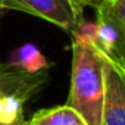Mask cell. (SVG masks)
<instances>
[{"label": "cell", "mask_w": 125, "mask_h": 125, "mask_svg": "<svg viewBox=\"0 0 125 125\" xmlns=\"http://www.w3.org/2000/svg\"><path fill=\"white\" fill-rule=\"evenodd\" d=\"M28 125H37V124H34V122H31V121H30V122H28Z\"/></svg>", "instance_id": "8fae6325"}, {"label": "cell", "mask_w": 125, "mask_h": 125, "mask_svg": "<svg viewBox=\"0 0 125 125\" xmlns=\"http://www.w3.org/2000/svg\"><path fill=\"white\" fill-rule=\"evenodd\" d=\"M31 122L37 125H87L81 115L68 104L38 110L31 118Z\"/></svg>", "instance_id": "5b68a950"}, {"label": "cell", "mask_w": 125, "mask_h": 125, "mask_svg": "<svg viewBox=\"0 0 125 125\" xmlns=\"http://www.w3.org/2000/svg\"><path fill=\"white\" fill-rule=\"evenodd\" d=\"M0 125H28V122H27L24 118H21V119H18V121L13 122V124H0Z\"/></svg>", "instance_id": "9c48e42d"}, {"label": "cell", "mask_w": 125, "mask_h": 125, "mask_svg": "<svg viewBox=\"0 0 125 125\" xmlns=\"http://www.w3.org/2000/svg\"><path fill=\"white\" fill-rule=\"evenodd\" d=\"M0 94H2V91H0Z\"/></svg>", "instance_id": "5bb4252c"}, {"label": "cell", "mask_w": 125, "mask_h": 125, "mask_svg": "<svg viewBox=\"0 0 125 125\" xmlns=\"http://www.w3.org/2000/svg\"><path fill=\"white\" fill-rule=\"evenodd\" d=\"M9 65L16 69H21L24 72H28V74H37V72L49 68V62L35 44L25 43V44L16 47L10 53Z\"/></svg>", "instance_id": "277c9868"}, {"label": "cell", "mask_w": 125, "mask_h": 125, "mask_svg": "<svg viewBox=\"0 0 125 125\" xmlns=\"http://www.w3.org/2000/svg\"><path fill=\"white\" fill-rule=\"evenodd\" d=\"M0 6H2V0H0Z\"/></svg>", "instance_id": "7c38bea8"}, {"label": "cell", "mask_w": 125, "mask_h": 125, "mask_svg": "<svg viewBox=\"0 0 125 125\" xmlns=\"http://www.w3.org/2000/svg\"><path fill=\"white\" fill-rule=\"evenodd\" d=\"M103 75L104 104L102 125H125V69L103 56Z\"/></svg>", "instance_id": "3957f363"}, {"label": "cell", "mask_w": 125, "mask_h": 125, "mask_svg": "<svg viewBox=\"0 0 125 125\" xmlns=\"http://www.w3.org/2000/svg\"><path fill=\"white\" fill-rule=\"evenodd\" d=\"M122 68H124V69H125V66H122Z\"/></svg>", "instance_id": "4fadbf2b"}, {"label": "cell", "mask_w": 125, "mask_h": 125, "mask_svg": "<svg viewBox=\"0 0 125 125\" xmlns=\"http://www.w3.org/2000/svg\"><path fill=\"white\" fill-rule=\"evenodd\" d=\"M68 2H69L71 5H74V6H75L77 9H80V10H83V12H84V8H83V6H81V5H80L78 2H77V0H68Z\"/></svg>", "instance_id": "30bf717a"}, {"label": "cell", "mask_w": 125, "mask_h": 125, "mask_svg": "<svg viewBox=\"0 0 125 125\" xmlns=\"http://www.w3.org/2000/svg\"><path fill=\"white\" fill-rule=\"evenodd\" d=\"M77 2L83 6V8H87V6H90V8H94L96 9V6L102 2V0H77Z\"/></svg>", "instance_id": "ba28073f"}, {"label": "cell", "mask_w": 125, "mask_h": 125, "mask_svg": "<svg viewBox=\"0 0 125 125\" xmlns=\"http://www.w3.org/2000/svg\"><path fill=\"white\" fill-rule=\"evenodd\" d=\"M22 116V99L15 94H0V124H13Z\"/></svg>", "instance_id": "8992f818"}, {"label": "cell", "mask_w": 125, "mask_h": 125, "mask_svg": "<svg viewBox=\"0 0 125 125\" xmlns=\"http://www.w3.org/2000/svg\"><path fill=\"white\" fill-rule=\"evenodd\" d=\"M104 2L116 16V19L121 22V25L125 28V0H104Z\"/></svg>", "instance_id": "52a82bcc"}, {"label": "cell", "mask_w": 125, "mask_h": 125, "mask_svg": "<svg viewBox=\"0 0 125 125\" xmlns=\"http://www.w3.org/2000/svg\"><path fill=\"white\" fill-rule=\"evenodd\" d=\"M68 106L87 125H102L104 104L103 56L87 40L72 34V68Z\"/></svg>", "instance_id": "6da1fadb"}, {"label": "cell", "mask_w": 125, "mask_h": 125, "mask_svg": "<svg viewBox=\"0 0 125 125\" xmlns=\"http://www.w3.org/2000/svg\"><path fill=\"white\" fill-rule=\"evenodd\" d=\"M0 8L34 15L60 27L69 34H72L84 19V12L77 9L68 0H2Z\"/></svg>", "instance_id": "7a4b0ae2"}]
</instances>
